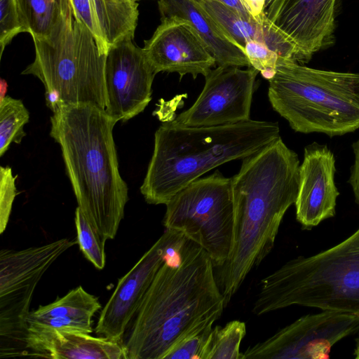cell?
<instances>
[{
    "label": "cell",
    "mask_w": 359,
    "mask_h": 359,
    "mask_svg": "<svg viewBox=\"0 0 359 359\" xmlns=\"http://www.w3.org/2000/svg\"><path fill=\"white\" fill-rule=\"evenodd\" d=\"M214 268L187 237L180 254L165 257L123 337L127 359H163L182 338L212 326L225 308Z\"/></svg>",
    "instance_id": "6da1fadb"
},
{
    "label": "cell",
    "mask_w": 359,
    "mask_h": 359,
    "mask_svg": "<svg viewBox=\"0 0 359 359\" xmlns=\"http://www.w3.org/2000/svg\"><path fill=\"white\" fill-rule=\"evenodd\" d=\"M242 160L238 172L231 177V250L216 277L225 307L251 270L271 251L283 218L296 201L299 184L298 155L280 137Z\"/></svg>",
    "instance_id": "7a4b0ae2"
},
{
    "label": "cell",
    "mask_w": 359,
    "mask_h": 359,
    "mask_svg": "<svg viewBox=\"0 0 359 359\" xmlns=\"http://www.w3.org/2000/svg\"><path fill=\"white\" fill-rule=\"evenodd\" d=\"M117 122L86 103L61 104L50 117L78 207L104 242L116 236L128 201L113 137Z\"/></svg>",
    "instance_id": "3957f363"
},
{
    "label": "cell",
    "mask_w": 359,
    "mask_h": 359,
    "mask_svg": "<svg viewBox=\"0 0 359 359\" xmlns=\"http://www.w3.org/2000/svg\"><path fill=\"white\" fill-rule=\"evenodd\" d=\"M280 137L277 122L250 119L215 126H185L167 121L155 133L141 194L149 204L165 205L208 171L243 159Z\"/></svg>",
    "instance_id": "277c9868"
},
{
    "label": "cell",
    "mask_w": 359,
    "mask_h": 359,
    "mask_svg": "<svg viewBox=\"0 0 359 359\" xmlns=\"http://www.w3.org/2000/svg\"><path fill=\"white\" fill-rule=\"evenodd\" d=\"M293 305L359 317V228L337 245L292 259L262 279L252 311L261 316Z\"/></svg>",
    "instance_id": "5b68a950"
},
{
    "label": "cell",
    "mask_w": 359,
    "mask_h": 359,
    "mask_svg": "<svg viewBox=\"0 0 359 359\" xmlns=\"http://www.w3.org/2000/svg\"><path fill=\"white\" fill-rule=\"evenodd\" d=\"M269 82L271 107L294 131L332 137L359 128V74L316 69L279 58Z\"/></svg>",
    "instance_id": "8992f818"
},
{
    "label": "cell",
    "mask_w": 359,
    "mask_h": 359,
    "mask_svg": "<svg viewBox=\"0 0 359 359\" xmlns=\"http://www.w3.org/2000/svg\"><path fill=\"white\" fill-rule=\"evenodd\" d=\"M35 59L22 72L43 83L47 107L54 111L61 104L86 103L106 108V55L76 17L69 0L50 35L33 38Z\"/></svg>",
    "instance_id": "52a82bcc"
},
{
    "label": "cell",
    "mask_w": 359,
    "mask_h": 359,
    "mask_svg": "<svg viewBox=\"0 0 359 359\" xmlns=\"http://www.w3.org/2000/svg\"><path fill=\"white\" fill-rule=\"evenodd\" d=\"M165 229L180 231L203 248L215 267L231 253L234 226L231 177L216 170L193 181L165 204Z\"/></svg>",
    "instance_id": "ba28073f"
},
{
    "label": "cell",
    "mask_w": 359,
    "mask_h": 359,
    "mask_svg": "<svg viewBox=\"0 0 359 359\" xmlns=\"http://www.w3.org/2000/svg\"><path fill=\"white\" fill-rule=\"evenodd\" d=\"M77 240L61 238L38 247L0 252V358L27 355V318L45 272Z\"/></svg>",
    "instance_id": "9c48e42d"
},
{
    "label": "cell",
    "mask_w": 359,
    "mask_h": 359,
    "mask_svg": "<svg viewBox=\"0 0 359 359\" xmlns=\"http://www.w3.org/2000/svg\"><path fill=\"white\" fill-rule=\"evenodd\" d=\"M359 330V317L332 311L301 317L243 352V359H326L332 346Z\"/></svg>",
    "instance_id": "30bf717a"
},
{
    "label": "cell",
    "mask_w": 359,
    "mask_h": 359,
    "mask_svg": "<svg viewBox=\"0 0 359 359\" xmlns=\"http://www.w3.org/2000/svg\"><path fill=\"white\" fill-rule=\"evenodd\" d=\"M258 72L252 67L211 69L194 103L172 121L185 126H215L250 120Z\"/></svg>",
    "instance_id": "8fae6325"
},
{
    "label": "cell",
    "mask_w": 359,
    "mask_h": 359,
    "mask_svg": "<svg viewBox=\"0 0 359 359\" xmlns=\"http://www.w3.org/2000/svg\"><path fill=\"white\" fill-rule=\"evenodd\" d=\"M156 74L143 48L132 40L110 48L104 67L106 112L123 122L142 112L151 100Z\"/></svg>",
    "instance_id": "7c38bea8"
},
{
    "label": "cell",
    "mask_w": 359,
    "mask_h": 359,
    "mask_svg": "<svg viewBox=\"0 0 359 359\" xmlns=\"http://www.w3.org/2000/svg\"><path fill=\"white\" fill-rule=\"evenodd\" d=\"M173 231L165 229L162 236L121 277L102 308L95 332L123 344V337L144 297L167 255Z\"/></svg>",
    "instance_id": "4fadbf2b"
},
{
    "label": "cell",
    "mask_w": 359,
    "mask_h": 359,
    "mask_svg": "<svg viewBox=\"0 0 359 359\" xmlns=\"http://www.w3.org/2000/svg\"><path fill=\"white\" fill-rule=\"evenodd\" d=\"M161 21L142 48L155 73L175 72L180 79L186 74L205 76L216 62L193 25L174 17Z\"/></svg>",
    "instance_id": "5bb4252c"
},
{
    "label": "cell",
    "mask_w": 359,
    "mask_h": 359,
    "mask_svg": "<svg viewBox=\"0 0 359 359\" xmlns=\"http://www.w3.org/2000/svg\"><path fill=\"white\" fill-rule=\"evenodd\" d=\"M337 1L273 0L265 14L309 61L332 41Z\"/></svg>",
    "instance_id": "9a60e30c"
},
{
    "label": "cell",
    "mask_w": 359,
    "mask_h": 359,
    "mask_svg": "<svg viewBox=\"0 0 359 359\" xmlns=\"http://www.w3.org/2000/svg\"><path fill=\"white\" fill-rule=\"evenodd\" d=\"M335 161L326 144L314 142L304 148L294 203L296 219L303 229L310 230L336 213L339 192L334 182Z\"/></svg>",
    "instance_id": "2e32d148"
},
{
    "label": "cell",
    "mask_w": 359,
    "mask_h": 359,
    "mask_svg": "<svg viewBox=\"0 0 359 359\" xmlns=\"http://www.w3.org/2000/svg\"><path fill=\"white\" fill-rule=\"evenodd\" d=\"M198 4L244 52L250 41L265 43L280 58L298 64L308 60L299 48L268 20L247 18L217 0H192Z\"/></svg>",
    "instance_id": "e0dca14e"
},
{
    "label": "cell",
    "mask_w": 359,
    "mask_h": 359,
    "mask_svg": "<svg viewBox=\"0 0 359 359\" xmlns=\"http://www.w3.org/2000/svg\"><path fill=\"white\" fill-rule=\"evenodd\" d=\"M27 355L53 359H127L123 345L90 334L27 327Z\"/></svg>",
    "instance_id": "ac0fdd59"
},
{
    "label": "cell",
    "mask_w": 359,
    "mask_h": 359,
    "mask_svg": "<svg viewBox=\"0 0 359 359\" xmlns=\"http://www.w3.org/2000/svg\"><path fill=\"white\" fill-rule=\"evenodd\" d=\"M76 17L107 54L114 45L134 38L139 15L135 0H69Z\"/></svg>",
    "instance_id": "d6986e66"
},
{
    "label": "cell",
    "mask_w": 359,
    "mask_h": 359,
    "mask_svg": "<svg viewBox=\"0 0 359 359\" xmlns=\"http://www.w3.org/2000/svg\"><path fill=\"white\" fill-rule=\"evenodd\" d=\"M158 5L161 18H179L193 25L217 66L251 67L243 50L192 0H158Z\"/></svg>",
    "instance_id": "ffe728a7"
},
{
    "label": "cell",
    "mask_w": 359,
    "mask_h": 359,
    "mask_svg": "<svg viewBox=\"0 0 359 359\" xmlns=\"http://www.w3.org/2000/svg\"><path fill=\"white\" fill-rule=\"evenodd\" d=\"M101 309L98 298L81 286L27 316V327L90 334L93 317Z\"/></svg>",
    "instance_id": "44dd1931"
},
{
    "label": "cell",
    "mask_w": 359,
    "mask_h": 359,
    "mask_svg": "<svg viewBox=\"0 0 359 359\" xmlns=\"http://www.w3.org/2000/svg\"><path fill=\"white\" fill-rule=\"evenodd\" d=\"M66 0H16L22 22L32 38L48 37L59 22Z\"/></svg>",
    "instance_id": "7402d4cb"
},
{
    "label": "cell",
    "mask_w": 359,
    "mask_h": 359,
    "mask_svg": "<svg viewBox=\"0 0 359 359\" xmlns=\"http://www.w3.org/2000/svg\"><path fill=\"white\" fill-rule=\"evenodd\" d=\"M245 334V323L238 320L212 327L202 359H243L240 347Z\"/></svg>",
    "instance_id": "603a6c76"
},
{
    "label": "cell",
    "mask_w": 359,
    "mask_h": 359,
    "mask_svg": "<svg viewBox=\"0 0 359 359\" xmlns=\"http://www.w3.org/2000/svg\"><path fill=\"white\" fill-rule=\"evenodd\" d=\"M29 113L20 100L6 96L0 102V156L12 142L20 144L26 135L24 126Z\"/></svg>",
    "instance_id": "cb8c5ba5"
},
{
    "label": "cell",
    "mask_w": 359,
    "mask_h": 359,
    "mask_svg": "<svg viewBox=\"0 0 359 359\" xmlns=\"http://www.w3.org/2000/svg\"><path fill=\"white\" fill-rule=\"evenodd\" d=\"M74 222L77 242L85 257L99 270L103 269L106 262L105 242L86 219L81 209L75 210Z\"/></svg>",
    "instance_id": "d4e9b609"
},
{
    "label": "cell",
    "mask_w": 359,
    "mask_h": 359,
    "mask_svg": "<svg viewBox=\"0 0 359 359\" xmlns=\"http://www.w3.org/2000/svg\"><path fill=\"white\" fill-rule=\"evenodd\" d=\"M212 326L196 331L172 346L163 359H202Z\"/></svg>",
    "instance_id": "484cf974"
},
{
    "label": "cell",
    "mask_w": 359,
    "mask_h": 359,
    "mask_svg": "<svg viewBox=\"0 0 359 359\" xmlns=\"http://www.w3.org/2000/svg\"><path fill=\"white\" fill-rule=\"evenodd\" d=\"M244 53L252 67L266 79H271L275 74L279 60L278 55L265 43L250 41L244 47Z\"/></svg>",
    "instance_id": "4316f807"
},
{
    "label": "cell",
    "mask_w": 359,
    "mask_h": 359,
    "mask_svg": "<svg viewBox=\"0 0 359 359\" xmlns=\"http://www.w3.org/2000/svg\"><path fill=\"white\" fill-rule=\"evenodd\" d=\"M1 57L4 48L20 32H26L16 0H0Z\"/></svg>",
    "instance_id": "83f0119b"
},
{
    "label": "cell",
    "mask_w": 359,
    "mask_h": 359,
    "mask_svg": "<svg viewBox=\"0 0 359 359\" xmlns=\"http://www.w3.org/2000/svg\"><path fill=\"white\" fill-rule=\"evenodd\" d=\"M16 176H13L9 166L0 167V233L8 224L12 205L17 194Z\"/></svg>",
    "instance_id": "f1b7e54d"
},
{
    "label": "cell",
    "mask_w": 359,
    "mask_h": 359,
    "mask_svg": "<svg viewBox=\"0 0 359 359\" xmlns=\"http://www.w3.org/2000/svg\"><path fill=\"white\" fill-rule=\"evenodd\" d=\"M354 163L351 168V174L348 182L352 187L355 203L359 206V139L353 143Z\"/></svg>",
    "instance_id": "f546056e"
},
{
    "label": "cell",
    "mask_w": 359,
    "mask_h": 359,
    "mask_svg": "<svg viewBox=\"0 0 359 359\" xmlns=\"http://www.w3.org/2000/svg\"><path fill=\"white\" fill-rule=\"evenodd\" d=\"M242 1L255 18L262 20L266 17L264 8L266 0H242Z\"/></svg>",
    "instance_id": "4dcf8cb0"
},
{
    "label": "cell",
    "mask_w": 359,
    "mask_h": 359,
    "mask_svg": "<svg viewBox=\"0 0 359 359\" xmlns=\"http://www.w3.org/2000/svg\"><path fill=\"white\" fill-rule=\"evenodd\" d=\"M226 6L236 10L241 15L247 17L255 18L249 12L242 0H217ZM256 19V18H255Z\"/></svg>",
    "instance_id": "1f68e13d"
},
{
    "label": "cell",
    "mask_w": 359,
    "mask_h": 359,
    "mask_svg": "<svg viewBox=\"0 0 359 359\" xmlns=\"http://www.w3.org/2000/svg\"><path fill=\"white\" fill-rule=\"evenodd\" d=\"M8 90V83L6 80L1 79L0 80V102L6 97Z\"/></svg>",
    "instance_id": "d6a6232c"
},
{
    "label": "cell",
    "mask_w": 359,
    "mask_h": 359,
    "mask_svg": "<svg viewBox=\"0 0 359 359\" xmlns=\"http://www.w3.org/2000/svg\"><path fill=\"white\" fill-rule=\"evenodd\" d=\"M355 358L359 359V337L356 339V346L354 351Z\"/></svg>",
    "instance_id": "836d02e7"
},
{
    "label": "cell",
    "mask_w": 359,
    "mask_h": 359,
    "mask_svg": "<svg viewBox=\"0 0 359 359\" xmlns=\"http://www.w3.org/2000/svg\"><path fill=\"white\" fill-rule=\"evenodd\" d=\"M273 0H266V2H265V10L267 8V7L269 6V5L271 4V2Z\"/></svg>",
    "instance_id": "e575fe53"
},
{
    "label": "cell",
    "mask_w": 359,
    "mask_h": 359,
    "mask_svg": "<svg viewBox=\"0 0 359 359\" xmlns=\"http://www.w3.org/2000/svg\"><path fill=\"white\" fill-rule=\"evenodd\" d=\"M135 1H137V0H135Z\"/></svg>",
    "instance_id": "d590c367"
}]
</instances>
